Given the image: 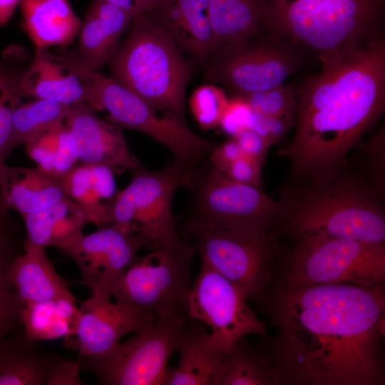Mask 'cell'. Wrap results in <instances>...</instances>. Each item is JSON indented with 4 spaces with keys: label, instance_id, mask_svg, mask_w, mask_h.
<instances>
[{
    "label": "cell",
    "instance_id": "6da1fadb",
    "mask_svg": "<svg viewBox=\"0 0 385 385\" xmlns=\"http://www.w3.org/2000/svg\"><path fill=\"white\" fill-rule=\"evenodd\" d=\"M277 334L276 382L308 385L384 384V284L290 286L266 300Z\"/></svg>",
    "mask_w": 385,
    "mask_h": 385
},
{
    "label": "cell",
    "instance_id": "7a4b0ae2",
    "mask_svg": "<svg viewBox=\"0 0 385 385\" xmlns=\"http://www.w3.org/2000/svg\"><path fill=\"white\" fill-rule=\"evenodd\" d=\"M296 92L294 133L277 154L287 159V182L334 178L385 108V38L331 62Z\"/></svg>",
    "mask_w": 385,
    "mask_h": 385
},
{
    "label": "cell",
    "instance_id": "3957f363",
    "mask_svg": "<svg viewBox=\"0 0 385 385\" xmlns=\"http://www.w3.org/2000/svg\"><path fill=\"white\" fill-rule=\"evenodd\" d=\"M383 194L346 163L320 183L287 182L279 223L294 238L319 235L384 245Z\"/></svg>",
    "mask_w": 385,
    "mask_h": 385
},
{
    "label": "cell",
    "instance_id": "277c9868",
    "mask_svg": "<svg viewBox=\"0 0 385 385\" xmlns=\"http://www.w3.org/2000/svg\"><path fill=\"white\" fill-rule=\"evenodd\" d=\"M384 0H265V30L322 64L383 36Z\"/></svg>",
    "mask_w": 385,
    "mask_h": 385
},
{
    "label": "cell",
    "instance_id": "5b68a950",
    "mask_svg": "<svg viewBox=\"0 0 385 385\" xmlns=\"http://www.w3.org/2000/svg\"><path fill=\"white\" fill-rule=\"evenodd\" d=\"M109 66L111 77L122 86L185 120L190 65L178 44L146 14L133 18Z\"/></svg>",
    "mask_w": 385,
    "mask_h": 385
},
{
    "label": "cell",
    "instance_id": "8992f818",
    "mask_svg": "<svg viewBox=\"0 0 385 385\" xmlns=\"http://www.w3.org/2000/svg\"><path fill=\"white\" fill-rule=\"evenodd\" d=\"M195 252L179 235L137 257L115 279V302L157 317L187 319L190 267Z\"/></svg>",
    "mask_w": 385,
    "mask_h": 385
},
{
    "label": "cell",
    "instance_id": "52a82bcc",
    "mask_svg": "<svg viewBox=\"0 0 385 385\" xmlns=\"http://www.w3.org/2000/svg\"><path fill=\"white\" fill-rule=\"evenodd\" d=\"M61 58L95 91L99 111L108 112V121L150 136L185 168L193 170L219 144L197 135L175 113L149 104L112 77L79 66L67 53Z\"/></svg>",
    "mask_w": 385,
    "mask_h": 385
},
{
    "label": "cell",
    "instance_id": "ba28073f",
    "mask_svg": "<svg viewBox=\"0 0 385 385\" xmlns=\"http://www.w3.org/2000/svg\"><path fill=\"white\" fill-rule=\"evenodd\" d=\"M188 188L191 193L190 212L183 231L240 227L270 231L279 225V201L267 196L261 188L230 179L205 158L192 170Z\"/></svg>",
    "mask_w": 385,
    "mask_h": 385
},
{
    "label": "cell",
    "instance_id": "9c48e42d",
    "mask_svg": "<svg viewBox=\"0 0 385 385\" xmlns=\"http://www.w3.org/2000/svg\"><path fill=\"white\" fill-rule=\"evenodd\" d=\"M192 171L175 160L161 170L140 165L133 170L130 183L110 201L105 225L141 234L153 249L178 236L172 200L179 188L189 187Z\"/></svg>",
    "mask_w": 385,
    "mask_h": 385
},
{
    "label": "cell",
    "instance_id": "30bf717a",
    "mask_svg": "<svg viewBox=\"0 0 385 385\" xmlns=\"http://www.w3.org/2000/svg\"><path fill=\"white\" fill-rule=\"evenodd\" d=\"M203 262L231 282L247 299H260L272 279L280 247L270 231L257 227L183 231Z\"/></svg>",
    "mask_w": 385,
    "mask_h": 385
},
{
    "label": "cell",
    "instance_id": "8fae6325",
    "mask_svg": "<svg viewBox=\"0 0 385 385\" xmlns=\"http://www.w3.org/2000/svg\"><path fill=\"white\" fill-rule=\"evenodd\" d=\"M283 280L290 286L351 282L384 284L385 246L319 235L301 236Z\"/></svg>",
    "mask_w": 385,
    "mask_h": 385
},
{
    "label": "cell",
    "instance_id": "7c38bea8",
    "mask_svg": "<svg viewBox=\"0 0 385 385\" xmlns=\"http://www.w3.org/2000/svg\"><path fill=\"white\" fill-rule=\"evenodd\" d=\"M213 52L203 63L206 77L239 96L284 83L302 66L307 52L267 30Z\"/></svg>",
    "mask_w": 385,
    "mask_h": 385
},
{
    "label": "cell",
    "instance_id": "4fadbf2b",
    "mask_svg": "<svg viewBox=\"0 0 385 385\" xmlns=\"http://www.w3.org/2000/svg\"><path fill=\"white\" fill-rule=\"evenodd\" d=\"M186 319L155 317L135 335L100 356L80 361L81 370L106 385H164Z\"/></svg>",
    "mask_w": 385,
    "mask_h": 385
},
{
    "label": "cell",
    "instance_id": "5bb4252c",
    "mask_svg": "<svg viewBox=\"0 0 385 385\" xmlns=\"http://www.w3.org/2000/svg\"><path fill=\"white\" fill-rule=\"evenodd\" d=\"M247 300L231 282L201 262L189 294L187 319L210 327L215 346L226 353L246 335H265L263 322Z\"/></svg>",
    "mask_w": 385,
    "mask_h": 385
},
{
    "label": "cell",
    "instance_id": "9a60e30c",
    "mask_svg": "<svg viewBox=\"0 0 385 385\" xmlns=\"http://www.w3.org/2000/svg\"><path fill=\"white\" fill-rule=\"evenodd\" d=\"M142 247L153 250L141 234L123 232L108 225L69 240L57 248L78 265L80 282L89 288L92 295L110 297L111 286L138 257Z\"/></svg>",
    "mask_w": 385,
    "mask_h": 385
},
{
    "label": "cell",
    "instance_id": "2e32d148",
    "mask_svg": "<svg viewBox=\"0 0 385 385\" xmlns=\"http://www.w3.org/2000/svg\"><path fill=\"white\" fill-rule=\"evenodd\" d=\"M79 309L75 334L65 338L64 343L67 349L78 353V360L106 354L125 335L138 332L155 317L100 295L81 302Z\"/></svg>",
    "mask_w": 385,
    "mask_h": 385
},
{
    "label": "cell",
    "instance_id": "e0dca14e",
    "mask_svg": "<svg viewBox=\"0 0 385 385\" xmlns=\"http://www.w3.org/2000/svg\"><path fill=\"white\" fill-rule=\"evenodd\" d=\"M78 160L101 165L114 175L140 165L131 153L121 128L100 118L88 104L77 103L69 106L64 120Z\"/></svg>",
    "mask_w": 385,
    "mask_h": 385
},
{
    "label": "cell",
    "instance_id": "ac0fdd59",
    "mask_svg": "<svg viewBox=\"0 0 385 385\" xmlns=\"http://www.w3.org/2000/svg\"><path fill=\"white\" fill-rule=\"evenodd\" d=\"M133 16L106 0H93L86 11L78 45L68 56L79 66L97 71L112 61Z\"/></svg>",
    "mask_w": 385,
    "mask_h": 385
},
{
    "label": "cell",
    "instance_id": "d6986e66",
    "mask_svg": "<svg viewBox=\"0 0 385 385\" xmlns=\"http://www.w3.org/2000/svg\"><path fill=\"white\" fill-rule=\"evenodd\" d=\"M21 96L54 101L68 106L83 102L99 111L95 91L61 58L48 49H35L21 80Z\"/></svg>",
    "mask_w": 385,
    "mask_h": 385
},
{
    "label": "cell",
    "instance_id": "ffe728a7",
    "mask_svg": "<svg viewBox=\"0 0 385 385\" xmlns=\"http://www.w3.org/2000/svg\"><path fill=\"white\" fill-rule=\"evenodd\" d=\"M210 0H155L145 13L193 60L204 63L212 53Z\"/></svg>",
    "mask_w": 385,
    "mask_h": 385
},
{
    "label": "cell",
    "instance_id": "44dd1931",
    "mask_svg": "<svg viewBox=\"0 0 385 385\" xmlns=\"http://www.w3.org/2000/svg\"><path fill=\"white\" fill-rule=\"evenodd\" d=\"M21 27L35 49L66 47L78 36L81 24L68 0H21Z\"/></svg>",
    "mask_w": 385,
    "mask_h": 385
},
{
    "label": "cell",
    "instance_id": "7402d4cb",
    "mask_svg": "<svg viewBox=\"0 0 385 385\" xmlns=\"http://www.w3.org/2000/svg\"><path fill=\"white\" fill-rule=\"evenodd\" d=\"M11 262L9 276L23 307L58 297H73L68 284L56 270L45 249L29 247Z\"/></svg>",
    "mask_w": 385,
    "mask_h": 385
},
{
    "label": "cell",
    "instance_id": "603a6c76",
    "mask_svg": "<svg viewBox=\"0 0 385 385\" xmlns=\"http://www.w3.org/2000/svg\"><path fill=\"white\" fill-rule=\"evenodd\" d=\"M186 319L178 351L177 368L168 371L164 385H212L222 353L200 321Z\"/></svg>",
    "mask_w": 385,
    "mask_h": 385
},
{
    "label": "cell",
    "instance_id": "cb8c5ba5",
    "mask_svg": "<svg viewBox=\"0 0 385 385\" xmlns=\"http://www.w3.org/2000/svg\"><path fill=\"white\" fill-rule=\"evenodd\" d=\"M61 358L41 351L21 327L0 342V385H47Z\"/></svg>",
    "mask_w": 385,
    "mask_h": 385
},
{
    "label": "cell",
    "instance_id": "d4e9b609",
    "mask_svg": "<svg viewBox=\"0 0 385 385\" xmlns=\"http://www.w3.org/2000/svg\"><path fill=\"white\" fill-rule=\"evenodd\" d=\"M4 205L21 215L31 213L71 199L61 178L36 168H7L4 190L0 192Z\"/></svg>",
    "mask_w": 385,
    "mask_h": 385
},
{
    "label": "cell",
    "instance_id": "484cf974",
    "mask_svg": "<svg viewBox=\"0 0 385 385\" xmlns=\"http://www.w3.org/2000/svg\"><path fill=\"white\" fill-rule=\"evenodd\" d=\"M21 217L26 231L24 249L58 247L83 235L85 225L90 222L84 209L72 199Z\"/></svg>",
    "mask_w": 385,
    "mask_h": 385
},
{
    "label": "cell",
    "instance_id": "4316f807",
    "mask_svg": "<svg viewBox=\"0 0 385 385\" xmlns=\"http://www.w3.org/2000/svg\"><path fill=\"white\" fill-rule=\"evenodd\" d=\"M265 11V0H210L212 53L264 31Z\"/></svg>",
    "mask_w": 385,
    "mask_h": 385
},
{
    "label": "cell",
    "instance_id": "83f0119b",
    "mask_svg": "<svg viewBox=\"0 0 385 385\" xmlns=\"http://www.w3.org/2000/svg\"><path fill=\"white\" fill-rule=\"evenodd\" d=\"M61 179L69 197L84 209L90 222L102 227L108 204L117 192L114 173L104 165L83 163Z\"/></svg>",
    "mask_w": 385,
    "mask_h": 385
},
{
    "label": "cell",
    "instance_id": "f1b7e54d",
    "mask_svg": "<svg viewBox=\"0 0 385 385\" xmlns=\"http://www.w3.org/2000/svg\"><path fill=\"white\" fill-rule=\"evenodd\" d=\"M79 318L75 297L33 303L21 310L22 327L28 337L36 342L73 336Z\"/></svg>",
    "mask_w": 385,
    "mask_h": 385
},
{
    "label": "cell",
    "instance_id": "f546056e",
    "mask_svg": "<svg viewBox=\"0 0 385 385\" xmlns=\"http://www.w3.org/2000/svg\"><path fill=\"white\" fill-rule=\"evenodd\" d=\"M276 384L272 364L240 339L222 353L212 385H264Z\"/></svg>",
    "mask_w": 385,
    "mask_h": 385
},
{
    "label": "cell",
    "instance_id": "4dcf8cb0",
    "mask_svg": "<svg viewBox=\"0 0 385 385\" xmlns=\"http://www.w3.org/2000/svg\"><path fill=\"white\" fill-rule=\"evenodd\" d=\"M68 105L51 100L35 98L20 103L14 110L10 137L4 157L6 159L18 145L27 144L43 132L64 122Z\"/></svg>",
    "mask_w": 385,
    "mask_h": 385
},
{
    "label": "cell",
    "instance_id": "1f68e13d",
    "mask_svg": "<svg viewBox=\"0 0 385 385\" xmlns=\"http://www.w3.org/2000/svg\"><path fill=\"white\" fill-rule=\"evenodd\" d=\"M28 155L42 172L61 178L78 160L69 132L61 123L26 144Z\"/></svg>",
    "mask_w": 385,
    "mask_h": 385
},
{
    "label": "cell",
    "instance_id": "d6a6232c",
    "mask_svg": "<svg viewBox=\"0 0 385 385\" xmlns=\"http://www.w3.org/2000/svg\"><path fill=\"white\" fill-rule=\"evenodd\" d=\"M26 68L0 66V192L5 188L8 165L4 153L11 134L13 114L22 98L20 85Z\"/></svg>",
    "mask_w": 385,
    "mask_h": 385
},
{
    "label": "cell",
    "instance_id": "836d02e7",
    "mask_svg": "<svg viewBox=\"0 0 385 385\" xmlns=\"http://www.w3.org/2000/svg\"><path fill=\"white\" fill-rule=\"evenodd\" d=\"M238 97L242 98L255 113L275 117H294L296 92L290 86H285L284 83Z\"/></svg>",
    "mask_w": 385,
    "mask_h": 385
},
{
    "label": "cell",
    "instance_id": "e575fe53",
    "mask_svg": "<svg viewBox=\"0 0 385 385\" xmlns=\"http://www.w3.org/2000/svg\"><path fill=\"white\" fill-rule=\"evenodd\" d=\"M223 91L214 84H204L197 88L190 98L192 113L200 126L209 130L219 125L227 107Z\"/></svg>",
    "mask_w": 385,
    "mask_h": 385
},
{
    "label": "cell",
    "instance_id": "d590c367",
    "mask_svg": "<svg viewBox=\"0 0 385 385\" xmlns=\"http://www.w3.org/2000/svg\"><path fill=\"white\" fill-rule=\"evenodd\" d=\"M16 257L0 260V342L11 332L22 327L21 310L24 307L16 296L9 276L10 265Z\"/></svg>",
    "mask_w": 385,
    "mask_h": 385
},
{
    "label": "cell",
    "instance_id": "8d00e7d4",
    "mask_svg": "<svg viewBox=\"0 0 385 385\" xmlns=\"http://www.w3.org/2000/svg\"><path fill=\"white\" fill-rule=\"evenodd\" d=\"M294 125V118L269 116L250 111L246 126L265 138L271 145L282 141Z\"/></svg>",
    "mask_w": 385,
    "mask_h": 385
},
{
    "label": "cell",
    "instance_id": "74e56055",
    "mask_svg": "<svg viewBox=\"0 0 385 385\" xmlns=\"http://www.w3.org/2000/svg\"><path fill=\"white\" fill-rule=\"evenodd\" d=\"M368 151L367 180L383 194L384 188V128L371 138L366 146Z\"/></svg>",
    "mask_w": 385,
    "mask_h": 385
},
{
    "label": "cell",
    "instance_id": "f35d334b",
    "mask_svg": "<svg viewBox=\"0 0 385 385\" xmlns=\"http://www.w3.org/2000/svg\"><path fill=\"white\" fill-rule=\"evenodd\" d=\"M263 163L242 155L224 173L230 179L246 185L261 188V171Z\"/></svg>",
    "mask_w": 385,
    "mask_h": 385
},
{
    "label": "cell",
    "instance_id": "ab89813d",
    "mask_svg": "<svg viewBox=\"0 0 385 385\" xmlns=\"http://www.w3.org/2000/svg\"><path fill=\"white\" fill-rule=\"evenodd\" d=\"M250 111L248 104L240 97L229 101L219 124L223 130L235 137L247 128L246 123Z\"/></svg>",
    "mask_w": 385,
    "mask_h": 385
},
{
    "label": "cell",
    "instance_id": "60d3db41",
    "mask_svg": "<svg viewBox=\"0 0 385 385\" xmlns=\"http://www.w3.org/2000/svg\"><path fill=\"white\" fill-rule=\"evenodd\" d=\"M233 138L244 155L264 163L267 150L272 145L265 138L249 128H245Z\"/></svg>",
    "mask_w": 385,
    "mask_h": 385
},
{
    "label": "cell",
    "instance_id": "b9f144b4",
    "mask_svg": "<svg viewBox=\"0 0 385 385\" xmlns=\"http://www.w3.org/2000/svg\"><path fill=\"white\" fill-rule=\"evenodd\" d=\"M80 361L61 357L53 368L47 385H81Z\"/></svg>",
    "mask_w": 385,
    "mask_h": 385
},
{
    "label": "cell",
    "instance_id": "7bdbcfd3",
    "mask_svg": "<svg viewBox=\"0 0 385 385\" xmlns=\"http://www.w3.org/2000/svg\"><path fill=\"white\" fill-rule=\"evenodd\" d=\"M242 155L237 140L232 137L225 143L218 144L209 154L208 158L215 168L224 173Z\"/></svg>",
    "mask_w": 385,
    "mask_h": 385
},
{
    "label": "cell",
    "instance_id": "ee69618b",
    "mask_svg": "<svg viewBox=\"0 0 385 385\" xmlns=\"http://www.w3.org/2000/svg\"><path fill=\"white\" fill-rule=\"evenodd\" d=\"M16 224L0 197V260L17 256L13 247Z\"/></svg>",
    "mask_w": 385,
    "mask_h": 385
},
{
    "label": "cell",
    "instance_id": "f6af8a7d",
    "mask_svg": "<svg viewBox=\"0 0 385 385\" xmlns=\"http://www.w3.org/2000/svg\"><path fill=\"white\" fill-rule=\"evenodd\" d=\"M21 0H0V27L11 19Z\"/></svg>",
    "mask_w": 385,
    "mask_h": 385
},
{
    "label": "cell",
    "instance_id": "bcb514c9",
    "mask_svg": "<svg viewBox=\"0 0 385 385\" xmlns=\"http://www.w3.org/2000/svg\"><path fill=\"white\" fill-rule=\"evenodd\" d=\"M112 5L128 12L133 17L137 16L133 0H106Z\"/></svg>",
    "mask_w": 385,
    "mask_h": 385
}]
</instances>
